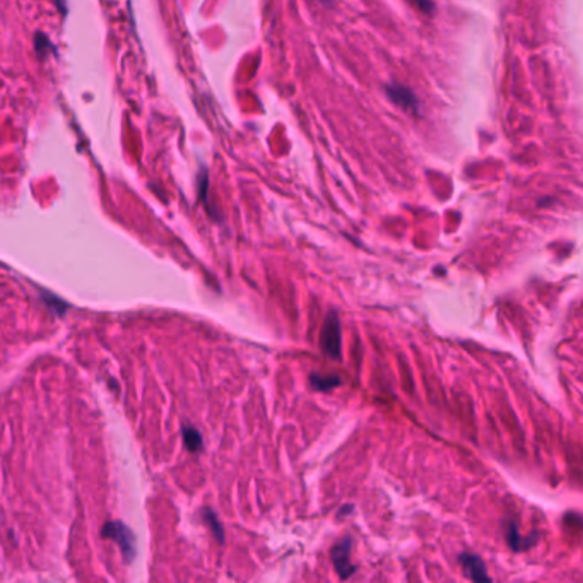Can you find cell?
<instances>
[{
    "label": "cell",
    "mask_w": 583,
    "mask_h": 583,
    "mask_svg": "<svg viewBox=\"0 0 583 583\" xmlns=\"http://www.w3.org/2000/svg\"><path fill=\"white\" fill-rule=\"evenodd\" d=\"M310 383L315 390H320V392H331L332 389L340 385V378L337 375H318L313 373L310 377Z\"/></svg>",
    "instance_id": "8992f818"
},
{
    "label": "cell",
    "mask_w": 583,
    "mask_h": 583,
    "mask_svg": "<svg viewBox=\"0 0 583 583\" xmlns=\"http://www.w3.org/2000/svg\"><path fill=\"white\" fill-rule=\"evenodd\" d=\"M385 93L390 101H394L398 108L405 110L408 113L417 115L419 113V101L417 96L409 89V87L401 86V84H387Z\"/></svg>",
    "instance_id": "3957f363"
},
{
    "label": "cell",
    "mask_w": 583,
    "mask_h": 583,
    "mask_svg": "<svg viewBox=\"0 0 583 583\" xmlns=\"http://www.w3.org/2000/svg\"><path fill=\"white\" fill-rule=\"evenodd\" d=\"M351 549H352V539L351 537H344L340 542H337L336 546L332 547L331 558L333 563V568L339 573V577L343 580L351 577L356 571V566L351 563Z\"/></svg>",
    "instance_id": "7a4b0ae2"
},
{
    "label": "cell",
    "mask_w": 583,
    "mask_h": 583,
    "mask_svg": "<svg viewBox=\"0 0 583 583\" xmlns=\"http://www.w3.org/2000/svg\"><path fill=\"white\" fill-rule=\"evenodd\" d=\"M408 2L410 6L416 7L417 10L426 14V16H431V14L435 13V3H433V0H408Z\"/></svg>",
    "instance_id": "52a82bcc"
},
{
    "label": "cell",
    "mask_w": 583,
    "mask_h": 583,
    "mask_svg": "<svg viewBox=\"0 0 583 583\" xmlns=\"http://www.w3.org/2000/svg\"><path fill=\"white\" fill-rule=\"evenodd\" d=\"M506 539H508V542H510V546H512V549L513 551H524V549H527V547H531V546H534V540H535V537L534 539H531V537H520V534H519V527H517L515 524H512L508 527V534H506Z\"/></svg>",
    "instance_id": "5b68a950"
},
{
    "label": "cell",
    "mask_w": 583,
    "mask_h": 583,
    "mask_svg": "<svg viewBox=\"0 0 583 583\" xmlns=\"http://www.w3.org/2000/svg\"><path fill=\"white\" fill-rule=\"evenodd\" d=\"M315 2H318V3H322V6H331V3H332V0H315Z\"/></svg>",
    "instance_id": "ba28073f"
},
{
    "label": "cell",
    "mask_w": 583,
    "mask_h": 583,
    "mask_svg": "<svg viewBox=\"0 0 583 583\" xmlns=\"http://www.w3.org/2000/svg\"><path fill=\"white\" fill-rule=\"evenodd\" d=\"M322 351L331 359H340V349H343V327H340V318L336 312H329L325 317L324 327H322V339H320Z\"/></svg>",
    "instance_id": "6da1fadb"
},
{
    "label": "cell",
    "mask_w": 583,
    "mask_h": 583,
    "mask_svg": "<svg viewBox=\"0 0 583 583\" xmlns=\"http://www.w3.org/2000/svg\"><path fill=\"white\" fill-rule=\"evenodd\" d=\"M460 565L463 568V573H466L467 578H470L473 582H491V577L486 571V565L477 554H473V552H462L459 556Z\"/></svg>",
    "instance_id": "277c9868"
}]
</instances>
